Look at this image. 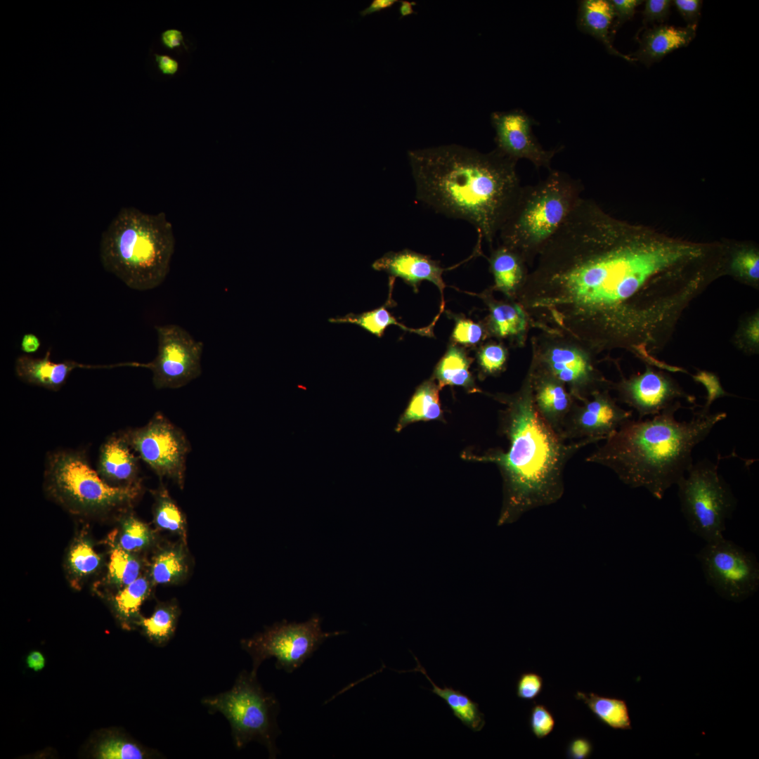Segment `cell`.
<instances>
[{
    "label": "cell",
    "mask_w": 759,
    "mask_h": 759,
    "mask_svg": "<svg viewBox=\"0 0 759 759\" xmlns=\"http://www.w3.org/2000/svg\"><path fill=\"white\" fill-rule=\"evenodd\" d=\"M707 250L648 240L580 197L541 249L517 293L530 326L573 338L593 353L623 349L666 369L655 355L711 279L691 271Z\"/></svg>",
    "instance_id": "6da1fadb"
},
{
    "label": "cell",
    "mask_w": 759,
    "mask_h": 759,
    "mask_svg": "<svg viewBox=\"0 0 759 759\" xmlns=\"http://www.w3.org/2000/svg\"><path fill=\"white\" fill-rule=\"evenodd\" d=\"M416 199L471 223L492 245L522 186L516 161L495 148L483 153L457 144L408 151Z\"/></svg>",
    "instance_id": "7a4b0ae2"
},
{
    "label": "cell",
    "mask_w": 759,
    "mask_h": 759,
    "mask_svg": "<svg viewBox=\"0 0 759 759\" xmlns=\"http://www.w3.org/2000/svg\"><path fill=\"white\" fill-rule=\"evenodd\" d=\"M505 406L501 413L507 451L491 450L476 461L495 464L503 481V502L498 524L512 523L533 509L557 502L564 491V472L581 448L599 441L563 439L540 416L533 401L528 370L520 389L497 397Z\"/></svg>",
    "instance_id": "3957f363"
},
{
    "label": "cell",
    "mask_w": 759,
    "mask_h": 759,
    "mask_svg": "<svg viewBox=\"0 0 759 759\" xmlns=\"http://www.w3.org/2000/svg\"><path fill=\"white\" fill-rule=\"evenodd\" d=\"M680 408L677 401L651 419L627 420L585 461L609 468L625 484L643 487L661 500L692 464L694 447L727 417L701 410L689 421H678L675 413Z\"/></svg>",
    "instance_id": "277c9868"
},
{
    "label": "cell",
    "mask_w": 759,
    "mask_h": 759,
    "mask_svg": "<svg viewBox=\"0 0 759 759\" xmlns=\"http://www.w3.org/2000/svg\"><path fill=\"white\" fill-rule=\"evenodd\" d=\"M174 246L164 212L149 214L123 207L102 233L99 256L106 271L131 289L146 291L167 278Z\"/></svg>",
    "instance_id": "5b68a950"
},
{
    "label": "cell",
    "mask_w": 759,
    "mask_h": 759,
    "mask_svg": "<svg viewBox=\"0 0 759 759\" xmlns=\"http://www.w3.org/2000/svg\"><path fill=\"white\" fill-rule=\"evenodd\" d=\"M583 188L567 173L551 169L543 180L522 186L498 235L528 266L565 221Z\"/></svg>",
    "instance_id": "8992f818"
},
{
    "label": "cell",
    "mask_w": 759,
    "mask_h": 759,
    "mask_svg": "<svg viewBox=\"0 0 759 759\" xmlns=\"http://www.w3.org/2000/svg\"><path fill=\"white\" fill-rule=\"evenodd\" d=\"M201 702L210 713L219 712L228 720L237 748L257 741L266 747L270 758H276L280 705L273 694L261 687L257 674L242 671L231 689L205 697Z\"/></svg>",
    "instance_id": "52a82bcc"
},
{
    "label": "cell",
    "mask_w": 759,
    "mask_h": 759,
    "mask_svg": "<svg viewBox=\"0 0 759 759\" xmlns=\"http://www.w3.org/2000/svg\"><path fill=\"white\" fill-rule=\"evenodd\" d=\"M44 468L47 490L75 510L105 511L131 502L139 493L138 484L115 486L107 483L79 451H53L47 456Z\"/></svg>",
    "instance_id": "ba28073f"
},
{
    "label": "cell",
    "mask_w": 759,
    "mask_h": 759,
    "mask_svg": "<svg viewBox=\"0 0 759 759\" xmlns=\"http://www.w3.org/2000/svg\"><path fill=\"white\" fill-rule=\"evenodd\" d=\"M682 513L689 530L706 543L722 538L725 523L737 507L718 465L704 460L692 464L676 484Z\"/></svg>",
    "instance_id": "9c48e42d"
},
{
    "label": "cell",
    "mask_w": 759,
    "mask_h": 759,
    "mask_svg": "<svg viewBox=\"0 0 759 759\" xmlns=\"http://www.w3.org/2000/svg\"><path fill=\"white\" fill-rule=\"evenodd\" d=\"M531 345L530 363L564 384L577 401L611 386L596 367V355L576 339L540 331Z\"/></svg>",
    "instance_id": "30bf717a"
},
{
    "label": "cell",
    "mask_w": 759,
    "mask_h": 759,
    "mask_svg": "<svg viewBox=\"0 0 759 759\" xmlns=\"http://www.w3.org/2000/svg\"><path fill=\"white\" fill-rule=\"evenodd\" d=\"M321 618L313 615L303 623L283 621L249 639L241 641L242 648L252 660V672L257 674L265 660L274 657L275 667L292 673L309 659L328 638L342 631L324 632Z\"/></svg>",
    "instance_id": "8fae6325"
},
{
    "label": "cell",
    "mask_w": 759,
    "mask_h": 759,
    "mask_svg": "<svg viewBox=\"0 0 759 759\" xmlns=\"http://www.w3.org/2000/svg\"><path fill=\"white\" fill-rule=\"evenodd\" d=\"M706 583L721 597L741 602L759 588V563L751 552L722 538L706 543L695 555Z\"/></svg>",
    "instance_id": "7c38bea8"
},
{
    "label": "cell",
    "mask_w": 759,
    "mask_h": 759,
    "mask_svg": "<svg viewBox=\"0 0 759 759\" xmlns=\"http://www.w3.org/2000/svg\"><path fill=\"white\" fill-rule=\"evenodd\" d=\"M124 434L138 458L159 477L171 479L183 486L190 444L179 428L157 413L146 424Z\"/></svg>",
    "instance_id": "4fadbf2b"
},
{
    "label": "cell",
    "mask_w": 759,
    "mask_h": 759,
    "mask_svg": "<svg viewBox=\"0 0 759 759\" xmlns=\"http://www.w3.org/2000/svg\"><path fill=\"white\" fill-rule=\"evenodd\" d=\"M155 328L158 343L155 358L148 363L125 365L150 369L153 385L157 389L180 388L199 377L203 343L178 325H156Z\"/></svg>",
    "instance_id": "5bb4252c"
},
{
    "label": "cell",
    "mask_w": 759,
    "mask_h": 759,
    "mask_svg": "<svg viewBox=\"0 0 759 759\" xmlns=\"http://www.w3.org/2000/svg\"><path fill=\"white\" fill-rule=\"evenodd\" d=\"M491 123L495 131V149L516 162L526 159L536 168L550 170L552 158L564 148H543L533 132V126L538 122L521 110L493 112Z\"/></svg>",
    "instance_id": "9a60e30c"
},
{
    "label": "cell",
    "mask_w": 759,
    "mask_h": 759,
    "mask_svg": "<svg viewBox=\"0 0 759 759\" xmlns=\"http://www.w3.org/2000/svg\"><path fill=\"white\" fill-rule=\"evenodd\" d=\"M632 411L616 404L608 390L598 391L583 401H576L568 415L561 437L566 441L595 439L604 441L625 422Z\"/></svg>",
    "instance_id": "2e32d148"
},
{
    "label": "cell",
    "mask_w": 759,
    "mask_h": 759,
    "mask_svg": "<svg viewBox=\"0 0 759 759\" xmlns=\"http://www.w3.org/2000/svg\"><path fill=\"white\" fill-rule=\"evenodd\" d=\"M620 401L632 408L639 419L654 416L672 406L679 398L692 403L694 398L685 393L667 375L650 365L629 379H623L614 385Z\"/></svg>",
    "instance_id": "e0dca14e"
},
{
    "label": "cell",
    "mask_w": 759,
    "mask_h": 759,
    "mask_svg": "<svg viewBox=\"0 0 759 759\" xmlns=\"http://www.w3.org/2000/svg\"><path fill=\"white\" fill-rule=\"evenodd\" d=\"M528 370L534 406L543 420L560 436L565 420L577 401L565 385L552 375L531 363Z\"/></svg>",
    "instance_id": "ac0fdd59"
},
{
    "label": "cell",
    "mask_w": 759,
    "mask_h": 759,
    "mask_svg": "<svg viewBox=\"0 0 759 759\" xmlns=\"http://www.w3.org/2000/svg\"><path fill=\"white\" fill-rule=\"evenodd\" d=\"M372 267L388 273L391 282L400 278L415 290L424 280L434 283L441 294L445 287L442 278L444 268L429 256L410 249L387 252L375 261Z\"/></svg>",
    "instance_id": "d6986e66"
},
{
    "label": "cell",
    "mask_w": 759,
    "mask_h": 759,
    "mask_svg": "<svg viewBox=\"0 0 759 759\" xmlns=\"http://www.w3.org/2000/svg\"><path fill=\"white\" fill-rule=\"evenodd\" d=\"M138 460L124 432L114 433L102 444L97 472L107 483L115 486L136 485Z\"/></svg>",
    "instance_id": "ffe728a7"
},
{
    "label": "cell",
    "mask_w": 759,
    "mask_h": 759,
    "mask_svg": "<svg viewBox=\"0 0 759 759\" xmlns=\"http://www.w3.org/2000/svg\"><path fill=\"white\" fill-rule=\"evenodd\" d=\"M489 310L486 331L500 339L522 346L530 323L524 308L515 300L498 301L484 295Z\"/></svg>",
    "instance_id": "44dd1931"
},
{
    "label": "cell",
    "mask_w": 759,
    "mask_h": 759,
    "mask_svg": "<svg viewBox=\"0 0 759 759\" xmlns=\"http://www.w3.org/2000/svg\"><path fill=\"white\" fill-rule=\"evenodd\" d=\"M51 349L44 357L19 356L15 361L16 376L22 382L51 391H58L65 383L73 370L82 367L73 361L56 363L50 359Z\"/></svg>",
    "instance_id": "7402d4cb"
},
{
    "label": "cell",
    "mask_w": 759,
    "mask_h": 759,
    "mask_svg": "<svg viewBox=\"0 0 759 759\" xmlns=\"http://www.w3.org/2000/svg\"><path fill=\"white\" fill-rule=\"evenodd\" d=\"M696 27H676L659 25L647 30L640 40L639 49L632 54L635 60L647 65L661 60L670 52L687 46L694 38Z\"/></svg>",
    "instance_id": "603a6c76"
},
{
    "label": "cell",
    "mask_w": 759,
    "mask_h": 759,
    "mask_svg": "<svg viewBox=\"0 0 759 759\" xmlns=\"http://www.w3.org/2000/svg\"><path fill=\"white\" fill-rule=\"evenodd\" d=\"M615 15L610 1L583 0L578 3L576 25L578 30L599 41L609 53L628 62L635 60L618 51L611 43L610 28Z\"/></svg>",
    "instance_id": "cb8c5ba5"
},
{
    "label": "cell",
    "mask_w": 759,
    "mask_h": 759,
    "mask_svg": "<svg viewBox=\"0 0 759 759\" xmlns=\"http://www.w3.org/2000/svg\"><path fill=\"white\" fill-rule=\"evenodd\" d=\"M488 262L494 289L515 300L529 271L526 261L517 252L500 244L491 252Z\"/></svg>",
    "instance_id": "d4e9b609"
},
{
    "label": "cell",
    "mask_w": 759,
    "mask_h": 759,
    "mask_svg": "<svg viewBox=\"0 0 759 759\" xmlns=\"http://www.w3.org/2000/svg\"><path fill=\"white\" fill-rule=\"evenodd\" d=\"M416 661L417 666L410 671H417L422 673L432 685V692L441 698L448 706L453 714L466 727L474 732L481 731L485 724L484 715L481 712L479 704L471 699L467 695L460 690L453 687L444 686L443 688L438 687L431 680L426 670L421 666L418 659L413 655Z\"/></svg>",
    "instance_id": "484cf974"
},
{
    "label": "cell",
    "mask_w": 759,
    "mask_h": 759,
    "mask_svg": "<svg viewBox=\"0 0 759 759\" xmlns=\"http://www.w3.org/2000/svg\"><path fill=\"white\" fill-rule=\"evenodd\" d=\"M439 387L432 379L417 387L394 429L400 432L410 423L439 419L442 410L439 402Z\"/></svg>",
    "instance_id": "4316f807"
},
{
    "label": "cell",
    "mask_w": 759,
    "mask_h": 759,
    "mask_svg": "<svg viewBox=\"0 0 759 759\" xmlns=\"http://www.w3.org/2000/svg\"><path fill=\"white\" fill-rule=\"evenodd\" d=\"M575 697L583 701L592 714L605 725L614 729H632L629 709L623 699L580 691L575 694Z\"/></svg>",
    "instance_id": "83f0119b"
},
{
    "label": "cell",
    "mask_w": 759,
    "mask_h": 759,
    "mask_svg": "<svg viewBox=\"0 0 759 759\" xmlns=\"http://www.w3.org/2000/svg\"><path fill=\"white\" fill-rule=\"evenodd\" d=\"M470 363L464 349L457 345H450L434 371V378L438 381L439 388L455 385L477 391L469 371Z\"/></svg>",
    "instance_id": "f1b7e54d"
},
{
    "label": "cell",
    "mask_w": 759,
    "mask_h": 759,
    "mask_svg": "<svg viewBox=\"0 0 759 759\" xmlns=\"http://www.w3.org/2000/svg\"><path fill=\"white\" fill-rule=\"evenodd\" d=\"M329 321L335 323L354 324L378 337H381L386 328L390 325H396L403 330L421 335L432 336V330L429 327L422 329L407 327L391 315L386 306L361 313H348L342 317L330 318Z\"/></svg>",
    "instance_id": "f546056e"
},
{
    "label": "cell",
    "mask_w": 759,
    "mask_h": 759,
    "mask_svg": "<svg viewBox=\"0 0 759 759\" xmlns=\"http://www.w3.org/2000/svg\"><path fill=\"white\" fill-rule=\"evenodd\" d=\"M187 557L182 545H172L161 550L153 559L150 577L155 584L175 583L183 579L188 571Z\"/></svg>",
    "instance_id": "4dcf8cb0"
},
{
    "label": "cell",
    "mask_w": 759,
    "mask_h": 759,
    "mask_svg": "<svg viewBox=\"0 0 759 759\" xmlns=\"http://www.w3.org/2000/svg\"><path fill=\"white\" fill-rule=\"evenodd\" d=\"M179 608L174 602L160 605L148 618H141L140 623L145 635L156 644H166L172 638L178 623Z\"/></svg>",
    "instance_id": "1f68e13d"
},
{
    "label": "cell",
    "mask_w": 759,
    "mask_h": 759,
    "mask_svg": "<svg viewBox=\"0 0 759 759\" xmlns=\"http://www.w3.org/2000/svg\"><path fill=\"white\" fill-rule=\"evenodd\" d=\"M150 592V582L143 576L122 588L114 598L116 611L121 618L126 621L136 618Z\"/></svg>",
    "instance_id": "d6a6232c"
},
{
    "label": "cell",
    "mask_w": 759,
    "mask_h": 759,
    "mask_svg": "<svg viewBox=\"0 0 759 759\" xmlns=\"http://www.w3.org/2000/svg\"><path fill=\"white\" fill-rule=\"evenodd\" d=\"M154 520L158 528L186 537L185 517L164 488L156 494Z\"/></svg>",
    "instance_id": "836d02e7"
},
{
    "label": "cell",
    "mask_w": 759,
    "mask_h": 759,
    "mask_svg": "<svg viewBox=\"0 0 759 759\" xmlns=\"http://www.w3.org/2000/svg\"><path fill=\"white\" fill-rule=\"evenodd\" d=\"M141 570L140 562L131 552L121 547L112 550L108 565L110 582L123 588L140 577Z\"/></svg>",
    "instance_id": "e575fe53"
},
{
    "label": "cell",
    "mask_w": 759,
    "mask_h": 759,
    "mask_svg": "<svg viewBox=\"0 0 759 759\" xmlns=\"http://www.w3.org/2000/svg\"><path fill=\"white\" fill-rule=\"evenodd\" d=\"M153 540L149 527L134 516L124 520L119 538V547L133 552L148 547Z\"/></svg>",
    "instance_id": "d590c367"
},
{
    "label": "cell",
    "mask_w": 759,
    "mask_h": 759,
    "mask_svg": "<svg viewBox=\"0 0 759 759\" xmlns=\"http://www.w3.org/2000/svg\"><path fill=\"white\" fill-rule=\"evenodd\" d=\"M68 562L75 574L86 576L99 567L100 557L87 540H80L71 548Z\"/></svg>",
    "instance_id": "8d00e7d4"
},
{
    "label": "cell",
    "mask_w": 759,
    "mask_h": 759,
    "mask_svg": "<svg viewBox=\"0 0 759 759\" xmlns=\"http://www.w3.org/2000/svg\"><path fill=\"white\" fill-rule=\"evenodd\" d=\"M477 360L484 375H496L505 368L507 360V351L501 344L487 343L479 349Z\"/></svg>",
    "instance_id": "74e56055"
},
{
    "label": "cell",
    "mask_w": 759,
    "mask_h": 759,
    "mask_svg": "<svg viewBox=\"0 0 759 759\" xmlns=\"http://www.w3.org/2000/svg\"><path fill=\"white\" fill-rule=\"evenodd\" d=\"M98 755L103 759H141L146 753L134 742L125 739H113L100 745Z\"/></svg>",
    "instance_id": "f35d334b"
},
{
    "label": "cell",
    "mask_w": 759,
    "mask_h": 759,
    "mask_svg": "<svg viewBox=\"0 0 759 759\" xmlns=\"http://www.w3.org/2000/svg\"><path fill=\"white\" fill-rule=\"evenodd\" d=\"M731 268L741 278L755 283L759 279V256L752 249L737 252L732 261Z\"/></svg>",
    "instance_id": "ab89813d"
},
{
    "label": "cell",
    "mask_w": 759,
    "mask_h": 759,
    "mask_svg": "<svg viewBox=\"0 0 759 759\" xmlns=\"http://www.w3.org/2000/svg\"><path fill=\"white\" fill-rule=\"evenodd\" d=\"M487 332L479 323L469 319L456 318L452 332L453 340L465 346H474L481 342Z\"/></svg>",
    "instance_id": "60d3db41"
},
{
    "label": "cell",
    "mask_w": 759,
    "mask_h": 759,
    "mask_svg": "<svg viewBox=\"0 0 759 759\" xmlns=\"http://www.w3.org/2000/svg\"><path fill=\"white\" fill-rule=\"evenodd\" d=\"M555 720L551 711L543 704L534 703L529 715V727L538 739L547 737L554 729Z\"/></svg>",
    "instance_id": "b9f144b4"
},
{
    "label": "cell",
    "mask_w": 759,
    "mask_h": 759,
    "mask_svg": "<svg viewBox=\"0 0 759 759\" xmlns=\"http://www.w3.org/2000/svg\"><path fill=\"white\" fill-rule=\"evenodd\" d=\"M693 379L701 383L706 390V402L701 409L704 411H710L711 406L716 399L729 395L722 387L718 377L711 372L699 370L693 376Z\"/></svg>",
    "instance_id": "7bdbcfd3"
},
{
    "label": "cell",
    "mask_w": 759,
    "mask_h": 759,
    "mask_svg": "<svg viewBox=\"0 0 759 759\" xmlns=\"http://www.w3.org/2000/svg\"><path fill=\"white\" fill-rule=\"evenodd\" d=\"M543 687V680L539 674L525 672L520 675L517 682L516 694L521 699L533 700L542 692Z\"/></svg>",
    "instance_id": "ee69618b"
},
{
    "label": "cell",
    "mask_w": 759,
    "mask_h": 759,
    "mask_svg": "<svg viewBox=\"0 0 759 759\" xmlns=\"http://www.w3.org/2000/svg\"><path fill=\"white\" fill-rule=\"evenodd\" d=\"M610 2L614 11V18H616V20L611 31L612 37L616 30L619 28L621 25L633 17L636 7L640 5L643 1L611 0Z\"/></svg>",
    "instance_id": "f6af8a7d"
},
{
    "label": "cell",
    "mask_w": 759,
    "mask_h": 759,
    "mask_svg": "<svg viewBox=\"0 0 759 759\" xmlns=\"http://www.w3.org/2000/svg\"><path fill=\"white\" fill-rule=\"evenodd\" d=\"M672 1L670 0H647L643 11L644 22H663L670 15Z\"/></svg>",
    "instance_id": "bcb514c9"
},
{
    "label": "cell",
    "mask_w": 759,
    "mask_h": 759,
    "mask_svg": "<svg viewBox=\"0 0 759 759\" xmlns=\"http://www.w3.org/2000/svg\"><path fill=\"white\" fill-rule=\"evenodd\" d=\"M673 2L687 22V26L696 27L701 13L702 1L675 0Z\"/></svg>",
    "instance_id": "7dc6e473"
},
{
    "label": "cell",
    "mask_w": 759,
    "mask_h": 759,
    "mask_svg": "<svg viewBox=\"0 0 759 759\" xmlns=\"http://www.w3.org/2000/svg\"><path fill=\"white\" fill-rule=\"evenodd\" d=\"M593 751L592 742L586 737H578L572 739L567 747L566 754L571 759H586Z\"/></svg>",
    "instance_id": "c3c4849f"
},
{
    "label": "cell",
    "mask_w": 759,
    "mask_h": 759,
    "mask_svg": "<svg viewBox=\"0 0 759 759\" xmlns=\"http://www.w3.org/2000/svg\"><path fill=\"white\" fill-rule=\"evenodd\" d=\"M744 337L746 342L754 347H758L759 344V320L758 315L753 316L746 324L744 330Z\"/></svg>",
    "instance_id": "681fc988"
},
{
    "label": "cell",
    "mask_w": 759,
    "mask_h": 759,
    "mask_svg": "<svg viewBox=\"0 0 759 759\" xmlns=\"http://www.w3.org/2000/svg\"><path fill=\"white\" fill-rule=\"evenodd\" d=\"M155 60L159 70L164 74L173 75L179 70V63L174 58L164 55L155 54Z\"/></svg>",
    "instance_id": "f907efd6"
},
{
    "label": "cell",
    "mask_w": 759,
    "mask_h": 759,
    "mask_svg": "<svg viewBox=\"0 0 759 759\" xmlns=\"http://www.w3.org/2000/svg\"><path fill=\"white\" fill-rule=\"evenodd\" d=\"M162 44L169 49H174L179 46L183 42L182 32L176 29H170L164 31L161 34Z\"/></svg>",
    "instance_id": "816d5d0a"
},
{
    "label": "cell",
    "mask_w": 759,
    "mask_h": 759,
    "mask_svg": "<svg viewBox=\"0 0 759 759\" xmlns=\"http://www.w3.org/2000/svg\"><path fill=\"white\" fill-rule=\"evenodd\" d=\"M41 346V342L38 337L33 333H25L20 341V350L26 353L31 354L37 352Z\"/></svg>",
    "instance_id": "f5cc1de1"
},
{
    "label": "cell",
    "mask_w": 759,
    "mask_h": 759,
    "mask_svg": "<svg viewBox=\"0 0 759 759\" xmlns=\"http://www.w3.org/2000/svg\"><path fill=\"white\" fill-rule=\"evenodd\" d=\"M398 1L397 0H373L367 8L360 12V15L364 17L373 13L379 12L391 7Z\"/></svg>",
    "instance_id": "db71d44e"
},
{
    "label": "cell",
    "mask_w": 759,
    "mask_h": 759,
    "mask_svg": "<svg viewBox=\"0 0 759 759\" xmlns=\"http://www.w3.org/2000/svg\"><path fill=\"white\" fill-rule=\"evenodd\" d=\"M45 663V659L39 651H32L27 657V664L29 668L35 671L41 670Z\"/></svg>",
    "instance_id": "11a10c76"
},
{
    "label": "cell",
    "mask_w": 759,
    "mask_h": 759,
    "mask_svg": "<svg viewBox=\"0 0 759 759\" xmlns=\"http://www.w3.org/2000/svg\"><path fill=\"white\" fill-rule=\"evenodd\" d=\"M399 2H400V6H399L398 11H399V13H400V15H401L400 19L403 18V17H406L408 15H410L416 13V12L413 9V6L417 5V3L415 1H407V0H403V1H399Z\"/></svg>",
    "instance_id": "9f6ffc18"
}]
</instances>
